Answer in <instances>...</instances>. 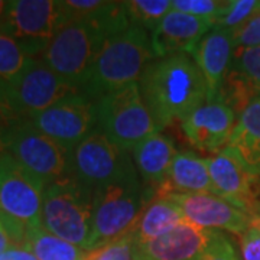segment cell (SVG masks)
Segmentation results:
<instances>
[{
    "label": "cell",
    "instance_id": "20",
    "mask_svg": "<svg viewBox=\"0 0 260 260\" xmlns=\"http://www.w3.org/2000/svg\"><path fill=\"white\" fill-rule=\"evenodd\" d=\"M172 139L164 133H153L132 149V158L145 184L155 189L167 182L172 160L177 155Z\"/></svg>",
    "mask_w": 260,
    "mask_h": 260
},
{
    "label": "cell",
    "instance_id": "11",
    "mask_svg": "<svg viewBox=\"0 0 260 260\" xmlns=\"http://www.w3.org/2000/svg\"><path fill=\"white\" fill-rule=\"evenodd\" d=\"M6 93L15 112L29 119L84 91L80 85L54 73L39 58H34L23 74L6 87Z\"/></svg>",
    "mask_w": 260,
    "mask_h": 260
},
{
    "label": "cell",
    "instance_id": "15",
    "mask_svg": "<svg viewBox=\"0 0 260 260\" xmlns=\"http://www.w3.org/2000/svg\"><path fill=\"white\" fill-rule=\"evenodd\" d=\"M182 210L186 221L207 230H225L243 234L250 227V214L244 213L225 200L205 194H167Z\"/></svg>",
    "mask_w": 260,
    "mask_h": 260
},
{
    "label": "cell",
    "instance_id": "22",
    "mask_svg": "<svg viewBox=\"0 0 260 260\" xmlns=\"http://www.w3.org/2000/svg\"><path fill=\"white\" fill-rule=\"evenodd\" d=\"M227 148L232 149L250 174L260 178V99L239 114Z\"/></svg>",
    "mask_w": 260,
    "mask_h": 260
},
{
    "label": "cell",
    "instance_id": "16",
    "mask_svg": "<svg viewBox=\"0 0 260 260\" xmlns=\"http://www.w3.org/2000/svg\"><path fill=\"white\" fill-rule=\"evenodd\" d=\"M237 114L223 102H207L181 123L182 132L195 148L218 153L227 148Z\"/></svg>",
    "mask_w": 260,
    "mask_h": 260
},
{
    "label": "cell",
    "instance_id": "25",
    "mask_svg": "<svg viewBox=\"0 0 260 260\" xmlns=\"http://www.w3.org/2000/svg\"><path fill=\"white\" fill-rule=\"evenodd\" d=\"M32 59L13 38L0 32V84L5 88L23 74Z\"/></svg>",
    "mask_w": 260,
    "mask_h": 260
},
{
    "label": "cell",
    "instance_id": "32",
    "mask_svg": "<svg viewBox=\"0 0 260 260\" xmlns=\"http://www.w3.org/2000/svg\"><path fill=\"white\" fill-rule=\"evenodd\" d=\"M240 254L242 260H260V230L256 227H249L240 234Z\"/></svg>",
    "mask_w": 260,
    "mask_h": 260
},
{
    "label": "cell",
    "instance_id": "18",
    "mask_svg": "<svg viewBox=\"0 0 260 260\" xmlns=\"http://www.w3.org/2000/svg\"><path fill=\"white\" fill-rule=\"evenodd\" d=\"M257 99H260V47L239 48L234 51L217 102L225 103L239 117Z\"/></svg>",
    "mask_w": 260,
    "mask_h": 260
},
{
    "label": "cell",
    "instance_id": "37",
    "mask_svg": "<svg viewBox=\"0 0 260 260\" xmlns=\"http://www.w3.org/2000/svg\"><path fill=\"white\" fill-rule=\"evenodd\" d=\"M6 3H8V2H3V0H0V20H2L3 15H5V10H6Z\"/></svg>",
    "mask_w": 260,
    "mask_h": 260
},
{
    "label": "cell",
    "instance_id": "34",
    "mask_svg": "<svg viewBox=\"0 0 260 260\" xmlns=\"http://www.w3.org/2000/svg\"><path fill=\"white\" fill-rule=\"evenodd\" d=\"M0 260H38L34 253L29 250L26 246H16L13 244L9 250L6 251Z\"/></svg>",
    "mask_w": 260,
    "mask_h": 260
},
{
    "label": "cell",
    "instance_id": "4",
    "mask_svg": "<svg viewBox=\"0 0 260 260\" xmlns=\"http://www.w3.org/2000/svg\"><path fill=\"white\" fill-rule=\"evenodd\" d=\"M150 191L152 188L142 186L138 175L94 189L90 250L132 234L146 205L155 198Z\"/></svg>",
    "mask_w": 260,
    "mask_h": 260
},
{
    "label": "cell",
    "instance_id": "14",
    "mask_svg": "<svg viewBox=\"0 0 260 260\" xmlns=\"http://www.w3.org/2000/svg\"><path fill=\"white\" fill-rule=\"evenodd\" d=\"M218 230H207L185 221L172 232L149 242H135V260H200ZM135 240V239H133Z\"/></svg>",
    "mask_w": 260,
    "mask_h": 260
},
{
    "label": "cell",
    "instance_id": "28",
    "mask_svg": "<svg viewBox=\"0 0 260 260\" xmlns=\"http://www.w3.org/2000/svg\"><path fill=\"white\" fill-rule=\"evenodd\" d=\"M229 2V0H227ZM227 2L221 0H172V9L182 12L186 15H192L197 18L210 19L215 23L224 9L227 8Z\"/></svg>",
    "mask_w": 260,
    "mask_h": 260
},
{
    "label": "cell",
    "instance_id": "21",
    "mask_svg": "<svg viewBox=\"0 0 260 260\" xmlns=\"http://www.w3.org/2000/svg\"><path fill=\"white\" fill-rule=\"evenodd\" d=\"M211 178L207 159L194 152H178L172 160L167 182L156 195L205 194L211 192Z\"/></svg>",
    "mask_w": 260,
    "mask_h": 260
},
{
    "label": "cell",
    "instance_id": "7",
    "mask_svg": "<svg viewBox=\"0 0 260 260\" xmlns=\"http://www.w3.org/2000/svg\"><path fill=\"white\" fill-rule=\"evenodd\" d=\"M0 152L9 153L45 185L71 175V150L42 133L32 121L22 117L0 140Z\"/></svg>",
    "mask_w": 260,
    "mask_h": 260
},
{
    "label": "cell",
    "instance_id": "1",
    "mask_svg": "<svg viewBox=\"0 0 260 260\" xmlns=\"http://www.w3.org/2000/svg\"><path fill=\"white\" fill-rule=\"evenodd\" d=\"M142 97L162 130L181 123L207 103V84L192 56L177 54L156 58L139 78Z\"/></svg>",
    "mask_w": 260,
    "mask_h": 260
},
{
    "label": "cell",
    "instance_id": "9",
    "mask_svg": "<svg viewBox=\"0 0 260 260\" xmlns=\"http://www.w3.org/2000/svg\"><path fill=\"white\" fill-rule=\"evenodd\" d=\"M67 25L62 2L12 0L6 3L0 32L9 35L32 58H38L56 32Z\"/></svg>",
    "mask_w": 260,
    "mask_h": 260
},
{
    "label": "cell",
    "instance_id": "33",
    "mask_svg": "<svg viewBox=\"0 0 260 260\" xmlns=\"http://www.w3.org/2000/svg\"><path fill=\"white\" fill-rule=\"evenodd\" d=\"M22 119V116H19L15 112V109L12 107L9 102V97L6 93V88L0 84V140L3 138V135L19 120ZM2 153V152H0Z\"/></svg>",
    "mask_w": 260,
    "mask_h": 260
},
{
    "label": "cell",
    "instance_id": "3",
    "mask_svg": "<svg viewBox=\"0 0 260 260\" xmlns=\"http://www.w3.org/2000/svg\"><path fill=\"white\" fill-rule=\"evenodd\" d=\"M42 227L90 251L93 237V189L74 175L56 179L44 191Z\"/></svg>",
    "mask_w": 260,
    "mask_h": 260
},
{
    "label": "cell",
    "instance_id": "6",
    "mask_svg": "<svg viewBox=\"0 0 260 260\" xmlns=\"http://www.w3.org/2000/svg\"><path fill=\"white\" fill-rule=\"evenodd\" d=\"M97 127L124 150L160 132L142 97L139 83H132L95 100Z\"/></svg>",
    "mask_w": 260,
    "mask_h": 260
},
{
    "label": "cell",
    "instance_id": "19",
    "mask_svg": "<svg viewBox=\"0 0 260 260\" xmlns=\"http://www.w3.org/2000/svg\"><path fill=\"white\" fill-rule=\"evenodd\" d=\"M236 51L233 30L214 26L192 54L207 84V102H217Z\"/></svg>",
    "mask_w": 260,
    "mask_h": 260
},
{
    "label": "cell",
    "instance_id": "17",
    "mask_svg": "<svg viewBox=\"0 0 260 260\" xmlns=\"http://www.w3.org/2000/svg\"><path fill=\"white\" fill-rule=\"evenodd\" d=\"M215 26L213 20L172 9L150 35L156 58L177 54L192 56L201 39Z\"/></svg>",
    "mask_w": 260,
    "mask_h": 260
},
{
    "label": "cell",
    "instance_id": "29",
    "mask_svg": "<svg viewBox=\"0 0 260 260\" xmlns=\"http://www.w3.org/2000/svg\"><path fill=\"white\" fill-rule=\"evenodd\" d=\"M133 234H127L114 242L103 244L94 250L87 251L84 260H135L133 259Z\"/></svg>",
    "mask_w": 260,
    "mask_h": 260
},
{
    "label": "cell",
    "instance_id": "24",
    "mask_svg": "<svg viewBox=\"0 0 260 260\" xmlns=\"http://www.w3.org/2000/svg\"><path fill=\"white\" fill-rule=\"evenodd\" d=\"M25 246L38 260H84L87 251L45 230L42 225L28 229Z\"/></svg>",
    "mask_w": 260,
    "mask_h": 260
},
{
    "label": "cell",
    "instance_id": "13",
    "mask_svg": "<svg viewBox=\"0 0 260 260\" xmlns=\"http://www.w3.org/2000/svg\"><path fill=\"white\" fill-rule=\"evenodd\" d=\"M214 195L220 197L239 210L254 214L260 200L257 197V178L250 174L230 148H224L213 158H207Z\"/></svg>",
    "mask_w": 260,
    "mask_h": 260
},
{
    "label": "cell",
    "instance_id": "8",
    "mask_svg": "<svg viewBox=\"0 0 260 260\" xmlns=\"http://www.w3.org/2000/svg\"><path fill=\"white\" fill-rule=\"evenodd\" d=\"M106 39L107 34L94 23L70 22L56 32L38 58L54 73L83 88Z\"/></svg>",
    "mask_w": 260,
    "mask_h": 260
},
{
    "label": "cell",
    "instance_id": "31",
    "mask_svg": "<svg viewBox=\"0 0 260 260\" xmlns=\"http://www.w3.org/2000/svg\"><path fill=\"white\" fill-rule=\"evenodd\" d=\"M200 260H242L237 250L234 249L232 240L218 232L211 246L207 249Z\"/></svg>",
    "mask_w": 260,
    "mask_h": 260
},
{
    "label": "cell",
    "instance_id": "23",
    "mask_svg": "<svg viewBox=\"0 0 260 260\" xmlns=\"http://www.w3.org/2000/svg\"><path fill=\"white\" fill-rule=\"evenodd\" d=\"M182 210L167 195H156L145 208L133 230L135 242H149L185 223Z\"/></svg>",
    "mask_w": 260,
    "mask_h": 260
},
{
    "label": "cell",
    "instance_id": "36",
    "mask_svg": "<svg viewBox=\"0 0 260 260\" xmlns=\"http://www.w3.org/2000/svg\"><path fill=\"white\" fill-rule=\"evenodd\" d=\"M250 225L251 227H256L260 230V214L254 213L250 215Z\"/></svg>",
    "mask_w": 260,
    "mask_h": 260
},
{
    "label": "cell",
    "instance_id": "12",
    "mask_svg": "<svg viewBox=\"0 0 260 260\" xmlns=\"http://www.w3.org/2000/svg\"><path fill=\"white\" fill-rule=\"evenodd\" d=\"M38 129L68 150H74L97 127L95 100L77 94L29 117Z\"/></svg>",
    "mask_w": 260,
    "mask_h": 260
},
{
    "label": "cell",
    "instance_id": "35",
    "mask_svg": "<svg viewBox=\"0 0 260 260\" xmlns=\"http://www.w3.org/2000/svg\"><path fill=\"white\" fill-rule=\"evenodd\" d=\"M12 246H13V240L10 237V233L8 230V227H6L3 217L0 215V259Z\"/></svg>",
    "mask_w": 260,
    "mask_h": 260
},
{
    "label": "cell",
    "instance_id": "10",
    "mask_svg": "<svg viewBox=\"0 0 260 260\" xmlns=\"http://www.w3.org/2000/svg\"><path fill=\"white\" fill-rule=\"evenodd\" d=\"M71 175L91 189L136 177L127 150L117 146L95 127L71 153Z\"/></svg>",
    "mask_w": 260,
    "mask_h": 260
},
{
    "label": "cell",
    "instance_id": "27",
    "mask_svg": "<svg viewBox=\"0 0 260 260\" xmlns=\"http://www.w3.org/2000/svg\"><path fill=\"white\" fill-rule=\"evenodd\" d=\"M259 9V0H229L227 8L215 20V26L236 30Z\"/></svg>",
    "mask_w": 260,
    "mask_h": 260
},
{
    "label": "cell",
    "instance_id": "2",
    "mask_svg": "<svg viewBox=\"0 0 260 260\" xmlns=\"http://www.w3.org/2000/svg\"><path fill=\"white\" fill-rule=\"evenodd\" d=\"M155 59L148 30L130 25L104 41L83 85L84 94L97 100L104 94L138 83L146 67Z\"/></svg>",
    "mask_w": 260,
    "mask_h": 260
},
{
    "label": "cell",
    "instance_id": "38",
    "mask_svg": "<svg viewBox=\"0 0 260 260\" xmlns=\"http://www.w3.org/2000/svg\"><path fill=\"white\" fill-rule=\"evenodd\" d=\"M256 213L260 214V203H259V205H257V210H256Z\"/></svg>",
    "mask_w": 260,
    "mask_h": 260
},
{
    "label": "cell",
    "instance_id": "30",
    "mask_svg": "<svg viewBox=\"0 0 260 260\" xmlns=\"http://www.w3.org/2000/svg\"><path fill=\"white\" fill-rule=\"evenodd\" d=\"M233 37L236 49L260 47V9L242 26L233 30Z\"/></svg>",
    "mask_w": 260,
    "mask_h": 260
},
{
    "label": "cell",
    "instance_id": "5",
    "mask_svg": "<svg viewBox=\"0 0 260 260\" xmlns=\"http://www.w3.org/2000/svg\"><path fill=\"white\" fill-rule=\"evenodd\" d=\"M45 186L9 153H0V215L16 246H25L28 229L42 225Z\"/></svg>",
    "mask_w": 260,
    "mask_h": 260
},
{
    "label": "cell",
    "instance_id": "26",
    "mask_svg": "<svg viewBox=\"0 0 260 260\" xmlns=\"http://www.w3.org/2000/svg\"><path fill=\"white\" fill-rule=\"evenodd\" d=\"M132 25L153 32L172 10L171 0H129L124 2Z\"/></svg>",
    "mask_w": 260,
    "mask_h": 260
}]
</instances>
